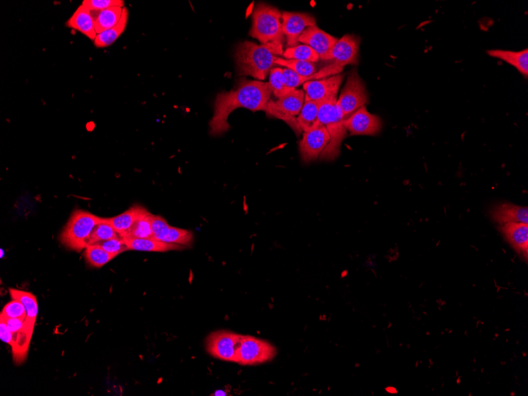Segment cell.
I'll return each mask as SVG.
<instances>
[{
	"mask_svg": "<svg viewBox=\"0 0 528 396\" xmlns=\"http://www.w3.org/2000/svg\"><path fill=\"white\" fill-rule=\"evenodd\" d=\"M283 32L288 41V47L299 45V39L301 33L308 27L316 26V19L313 16L306 13L283 12Z\"/></svg>",
	"mask_w": 528,
	"mask_h": 396,
	"instance_id": "13",
	"label": "cell"
},
{
	"mask_svg": "<svg viewBox=\"0 0 528 396\" xmlns=\"http://www.w3.org/2000/svg\"><path fill=\"white\" fill-rule=\"evenodd\" d=\"M142 206L134 205L129 208L127 211L123 212L119 216L114 218H107L118 234L122 237H125L128 231L132 227L136 222L137 217L141 211Z\"/></svg>",
	"mask_w": 528,
	"mask_h": 396,
	"instance_id": "26",
	"label": "cell"
},
{
	"mask_svg": "<svg viewBox=\"0 0 528 396\" xmlns=\"http://www.w3.org/2000/svg\"><path fill=\"white\" fill-rule=\"evenodd\" d=\"M129 250L141 252H166L182 250L186 248L178 245L168 244L150 237V239H123Z\"/></svg>",
	"mask_w": 528,
	"mask_h": 396,
	"instance_id": "20",
	"label": "cell"
},
{
	"mask_svg": "<svg viewBox=\"0 0 528 396\" xmlns=\"http://www.w3.org/2000/svg\"><path fill=\"white\" fill-rule=\"evenodd\" d=\"M84 256H85L87 263L91 267L96 268H103V266L109 264L111 260L116 257L114 255L104 250L103 248L95 245L87 247Z\"/></svg>",
	"mask_w": 528,
	"mask_h": 396,
	"instance_id": "30",
	"label": "cell"
},
{
	"mask_svg": "<svg viewBox=\"0 0 528 396\" xmlns=\"http://www.w3.org/2000/svg\"><path fill=\"white\" fill-rule=\"evenodd\" d=\"M282 14L277 8L266 3L256 5L252 13V26L250 35L262 44L269 45L279 55L283 54L284 35Z\"/></svg>",
	"mask_w": 528,
	"mask_h": 396,
	"instance_id": "3",
	"label": "cell"
},
{
	"mask_svg": "<svg viewBox=\"0 0 528 396\" xmlns=\"http://www.w3.org/2000/svg\"><path fill=\"white\" fill-rule=\"evenodd\" d=\"M304 103L305 92L294 89L277 101L270 100L265 112L268 116L280 119L294 128L296 117L300 114Z\"/></svg>",
	"mask_w": 528,
	"mask_h": 396,
	"instance_id": "8",
	"label": "cell"
},
{
	"mask_svg": "<svg viewBox=\"0 0 528 396\" xmlns=\"http://www.w3.org/2000/svg\"><path fill=\"white\" fill-rule=\"evenodd\" d=\"M0 316L6 318H26V309L19 300H12L3 307Z\"/></svg>",
	"mask_w": 528,
	"mask_h": 396,
	"instance_id": "33",
	"label": "cell"
},
{
	"mask_svg": "<svg viewBox=\"0 0 528 396\" xmlns=\"http://www.w3.org/2000/svg\"><path fill=\"white\" fill-rule=\"evenodd\" d=\"M123 8L114 7L99 11L96 18L94 19L95 30L98 35L104 31L112 29L120 21Z\"/></svg>",
	"mask_w": 528,
	"mask_h": 396,
	"instance_id": "27",
	"label": "cell"
},
{
	"mask_svg": "<svg viewBox=\"0 0 528 396\" xmlns=\"http://www.w3.org/2000/svg\"><path fill=\"white\" fill-rule=\"evenodd\" d=\"M274 64L286 67L303 77H313L317 73L316 64L308 61L277 58Z\"/></svg>",
	"mask_w": 528,
	"mask_h": 396,
	"instance_id": "28",
	"label": "cell"
},
{
	"mask_svg": "<svg viewBox=\"0 0 528 396\" xmlns=\"http://www.w3.org/2000/svg\"><path fill=\"white\" fill-rule=\"evenodd\" d=\"M277 350L273 345L262 339L243 336L238 350L237 363L254 365L272 360Z\"/></svg>",
	"mask_w": 528,
	"mask_h": 396,
	"instance_id": "7",
	"label": "cell"
},
{
	"mask_svg": "<svg viewBox=\"0 0 528 396\" xmlns=\"http://www.w3.org/2000/svg\"><path fill=\"white\" fill-rule=\"evenodd\" d=\"M67 26L73 30L78 31L88 38L94 41L98 33L95 30L94 18L89 10L83 5L80 6L72 15L71 18L67 20Z\"/></svg>",
	"mask_w": 528,
	"mask_h": 396,
	"instance_id": "19",
	"label": "cell"
},
{
	"mask_svg": "<svg viewBox=\"0 0 528 396\" xmlns=\"http://www.w3.org/2000/svg\"><path fill=\"white\" fill-rule=\"evenodd\" d=\"M344 126L351 135H376L382 128L378 116L371 114L366 106L362 107L344 121Z\"/></svg>",
	"mask_w": 528,
	"mask_h": 396,
	"instance_id": "12",
	"label": "cell"
},
{
	"mask_svg": "<svg viewBox=\"0 0 528 396\" xmlns=\"http://www.w3.org/2000/svg\"><path fill=\"white\" fill-rule=\"evenodd\" d=\"M152 216L153 214L143 207L132 227L123 239H150V237H153L152 228H151Z\"/></svg>",
	"mask_w": 528,
	"mask_h": 396,
	"instance_id": "25",
	"label": "cell"
},
{
	"mask_svg": "<svg viewBox=\"0 0 528 396\" xmlns=\"http://www.w3.org/2000/svg\"><path fill=\"white\" fill-rule=\"evenodd\" d=\"M128 21V10L123 8L121 19L112 29L99 33L94 41L95 47L106 48L114 44L126 29Z\"/></svg>",
	"mask_w": 528,
	"mask_h": 396,
	"instance_id": "24",
	"label": "cell"
},
{
	"mask_svg": "<svg viewBox=\"0 0 528 396\" xmlns=\"http://www.w3.org/2000/svg\"><path fill=\"white\" fill-rule=\"evenodd\" d=\"M369 103V96L366 86L356 70L351 72L344 89L337 100V105L344 114L345 119L349 118Z\"/></svg>",
	"mask_w": 528,
	"mask_h": 396,
	"instance_id": "6",
	"label": "cell"
},
{
	"mask_svg": "<svg viewBox=\"0 0 528 396\" xmlns=\"http://www.w3.org/2000/svg\"><path fill=\"white\" fill-rule=\"evenodd\" d=\"M283 76L285 87L293 89L311 80V79L317 78L315 75L313 77L301 76L299 74L288 69H283Z\"/></svg>",
	"mask_w": 528,
	"mask_h": 396,
	"instance_id": "36",
	"label": "cell"
},
{
	"mask_svg": "<svg viewBox=\"0 0 528 396\" xmlns=\"http://www.w3.org/2000/svg\"><path fill=\"white\" fill-rule=\"evenodd\" d=\"M270 72L271 73H270L268 83L275 97L280 98L283 97V96L288 94L290 92H293V89L285 87L282 69L275 67V69H272Z\"/></svg>",
	"mask_w": 528,
	"mask_h": 396,
	"instance_id": "32",
	"label": "cell"
},
{
	"mask_svg": "<svg viewBox=\"0 0 528 396\" xmlns=\"http://www.w3.org/2000/svg\"><path fill=\"white\" fill-rule=\"evenodd\" d=\"M491 217L501 225L513 223L528 224V208L505 203L493 208Z\"/></svg>",
	"mask_w": 528,
	"mask_h": 396,
	"instance_id": "18",
	"label": "cell"
},
{
	"mask_svg": "<svg viewBox=\"0 0 528 396\" xmlns=\"http://www.w3.org/2000/svg\"><path fill=\"white\" fill-rule=\"evenodd\" d=\"M337 41L338 40L320 30L317 26L308 27L299 39V43L310 46L323 60H327Z\"/></svg>",
	"mask_w": 528,
	"mask_h": 396,
	"instance_id": "15",
	"label": "cell"
},
{
	"mask_svg": "<svg viewBox=\"0 0 528 396\" xmlns=\"http://www.w3.org/2000/svg\"><path fill=\"white\" fill-rule=\"evenodd\" d=\"M3 257V250H1V257Z\"/></svg>",
	"mask_w": 528,
	"mask_h": 396,
	"instance_id": "40",
	"label": "cell"
},
{
	"mask_svg": "<svg viewBox=\"0 0 528 396\" xmlns=\"http://www.w3.org/2000/svg\"><path fill=\"white\" fill-rule=\"evenodd\" d=\"M487 54L493 58L507 62V64L518 69L526 78L528 77L527 49L519 51V52L501 49L489 50L487 51Z\"/></svg>",
	"mask_w": 528,
	"mask_h": 396,
	"instance_id": "21",
	"label": "cell"
},
{
	"mask_svg": "<svg viewBox=\"0 0 528 396\" xmlns=\"http://www.w3.org/2000/svg\"><path fill=\"white\" fill-rule=\"evenodd\" d=\"M345 120L344 114L337 105V96L324 101L320 105L315 124L325 126L330 137V142L322 154V158L331 160L339 155L342 141L346 135Z\"/></svg>",
	"mask_w": 528,
	"mask_h": 396,
	"instance_id": "4",
	"label": "cell"
},
{
	"mask_svg": "<svg viewBox=\"0 0 528 396\" xmlns=\"http://www.w3.org/2000/svg\"><path fill=\"white\" fill-rule=\"evenodd\" d=\"M344 75H337L322 80L308 81L303 84L306 92L305 101H324L338 94Z\"/></svg>",
	"mask_w": 528,
	"mask_h": 396,
	"instance_id": "14",
	"label": "cell"
},
{
	"mask_svg": "<svg viewBox=\"0 0 528 396\" xmlns=\"http://www.w3.org/2000/svg\"><path fill=\"white\" fill-rule=\"evenodd\" d=\"M360 38L355 35H346L336 42L327 60H334V69L340 73L347 64H358Z\"/></svg>",
	"mask_w": 528,
	"mask_h": 396,
	"instance_id": "11",
	"label": "cell"
},
{
	"mask_svg": "<svg viewBox=\"0 0 528 396\" xmlns=\"http://www.w3.org/2000/svg\"><path fill=\"white\" fill-rule=\"evenodd\" d=\"M241 337L234 332L218 331L207 338L206 350L213 358L237 363Z\"/></svg>",
	"mask_w": 528,
	"mask_h": 396,
	"instance_id": "9",
	"label": "cell"
},
{
	"mask_svg": "<svg viewBox=\"0 0 528 396\" xmlns=\"http://www.w3.org/2000/svg\"><path fill=\"white\" fill-rule=\"evenodd\" d=\"M213 395H227V393L222 391H217L213 393Z\"/></svg>",
	"mask_w": 528,
	"mask_h": 396,
	"instance_id": "39",
	"label": "cell"
},
{
	"mask_svg": "<svg viewBox=\"0 0 528 396\" xmlns=\"http://www.w3.org/2000/svg\"><path fill=\"white\" fill-rule=\"evenodd\" d=\"M154 239L168 244L187 247L193 244L194 236L190 230L173 227L168 225L161 233L155 235Z\"/></svg>",
	"mask_w": 528,
	"mask_h": 396,
	"instance_id": "23",
	"label": "cell"
},
{
	"mask_svg": "<svg viewBox=\"0 0 528 396\" xmlns=\"http://www.w3.org/2000/svg\"><path fill=\"white\" fill-rule=\"evenodd\" d=\"M323 101H305L299 117L296 118L294 129L297 132H307L317 121L318 111Z\"/></svg>",
	"mask_w": 528,
	"mask_h": 396,
	"instance_id": "22",
	"label": "cell"
},
{
	"mask_svg": "<svg viewBox=\"0 0 528 396\" xmlns=\"http://www.w3.org/2000/svg\"><path fill=\"white\" fill-rule=\"evenodd\" d=\"M283 58L286 60H296L311 62L316 64L320 58L319 55L306 44H299L295 47L288 48L283 52Z\"/></svg>",
	"mask_w": 528,
	"mask_h": 396,
	"instance_id": "31",
	"label": "cell"
},
{
	"mask_svg": "<svg viewBox=\"0 0 528 396\" xmlns=\"http://www.w3.org/2000/svg\"><path fill=\"white\" fill-rule=\"evenodd\" d=\"M102 218L88 212L76 211L60 236L62 245L71 250H85L93 230Z\"/></svg>",
	"mask_w": 528,
	"mask_h": 396,
	"instance_id": "5",
	"label": "cell"
},
{
	"mask_svg": "<svg viewBox=\"0 0 528 396\" xmlns=\"http://www.w3.org/2000/svg\"><path fill=\"white\" fill-rule=\"evenodd\" d=\"M504 239L513 250L527 262L528 259V224L507 223L500 227Z\"/></svg>",
	"mask_w": 528,
	"mask_h": 396,
	"instance_id": "17",
	"label": "cell"
},
{
	"mask_svg": "<svg viewBox=\"0 0 528 396\" xmlns=\"http://www.w3.org/2000/svg\"><path fill=\"white\" fill-rule=\"evenodd\" d=\"M168 225L166 220L164 218L158 216H152V221H151V228H152L153 237L161 233L163 230H165Z\"/></svg>",
	"mask_w": 528,
	"mask_h": 396,
	"instance_id": "37",
	"label": "cell"
},
{
	"mask_svg": "<svg viewBox=\"0 0 528 396\" xmlns=\"http://www.w3.org/2000/svg\"><path fill=\"white\" fill-rule=\"evenodd\" d=\"M272 89L268 83L241 79L237 87L229 92L217 96L215 112L210 122L211 134L222 135L230 128L228 118L235 110L244 108L251 111H266L271 100Z\"/></svg>",
	"mask_w": 528,
	"mask_h": 396,
	"instance_id": "1",
	"label": "cell"
},
{
	"mask_svg": "<svg viewBox=\"0 0 528 396\" xmlns=\"http://www.w3.org/2000/svg\"><path fill=\"white\" fill-rule=\"evenodd\" d=\"M82 5L91 11H102L114 7L123 8L125 1L123 0H84Z\"/></svg>",
	"mask_w": 528,
	"mask_h": 396,
	"instance_id": "35",
	"label": "cell"
},
{
	"mask_svg": "<svg viewBox=\"0 0 528 396\" xmlns=\"http://www.w3.org/2000/svg\"><path fill=\"white\" fill-rule=\"evenodd\" d=\"M94 245L103 248L104 250L108 252L110 254L114 255L116 257L119 256L120 254L129 250V248L126 246L125 241H123L121 236L116 237V239L98 242L96 244Z\"/></svg>",
	"mask_w": 528,
	"mask_h": 396,
	"instance_id": "34",
	"label": "cell"
},
{
	"mask_svg": "<svg viewBox=\"0 0 528 396\" xmlns=\"http://www.w3.org/2000/svg\"><path fill=\"white\" fill-rule=\"evenodd\" d=\"M9 293L11 299L19 300L24 304L26 309L24 332L26 341L30 343L38 315L37 297L32 293L18 290V289L10 288Z\"/></svg>",
	"mask_w": 528,
	"mask_h": 396,
	"instance_id": "16",
	"label": "cell"
},
{
	"mask_svg": "<svg viewBox=\"0 0 528 396\" xmlns=\"http://www.w3.org/2000/svg\"><path fill=\"white\" fill-rule=\"evenodd\" d=\"M330 142L328 130L324 126L314 124L303 133L300 143V152L303 161L310 162L317 160Z\"/></svg>",
	"mask_w": 528,
	"mask_h": 396,
	"instance_id": "10",
	"label": "cell"
},
{
	"mask_svg": "<svg viewBox=\"0 0 528 396\" xmlns=\"http://www.w3.org/2000/svg\"><path fill=\"white\" fill-rule=\"evenodd\" d=\"M0 331H1V339L5 343L10 345V347L13 345V335L9 327L5 322L0 320Z\"/></svg>",
	"mask_w": 528,
	"mask_h": 396,
	"instance_id": "38",
	"label": "cell"
},
{
	"mask_svg": "<svg viewBox=\"0 0 528 396\" xmlns=\"http://www.w3.org/2000/svg\"><path fill=\"white\" fill-rule=\"evenodd\" d=\"M275 55L279 54L269 45L250 42L240 43L235 53L239 75L264 80L275 65L278 58Z\"/></svg>",
	"mask_w": 528,
	"mask_h": 396,
	"instance_id": "2",
	"label": "cell"
},
{
	"mask_svg": "<svg viewBox=\"0 0 528 396\" xmlns=\"http://www.w3.org/2000/svg\"><path fill=\"white\" fill-rule=\"evenodd\" d=\"M120 236V234L112 227L108 219L103 218L100 222L93 230L88 241V246L96 244L98 242L116 239V237Z\"/></svg>",
	"mask_w": 528,
	"mask_h": 396,
	"instance_id": "29",
	"label": "cell"
}]
</instances>
